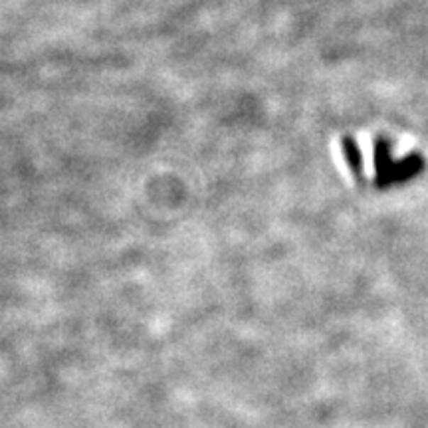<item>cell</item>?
Segmentation results:
<instances>
[{
    "label": "cell",
    "instance_id": "cell-1",
    "mask_svg": "<svg viewBox=\"0 0 428 428\" xmlns=\"http://www.w3.org/2000/svg\"><path fill=\"white\" fill-rule=\"evenodd\" d=\"M359 151H361L363 177L367 181L377 179V163H375V143L369 135H359Z\"/></svg>",
    "mask_w": 428,
    "mask_h": 428
}]
</instances>
